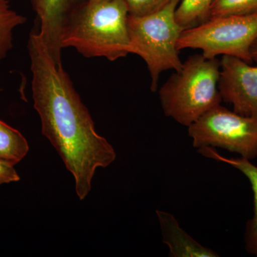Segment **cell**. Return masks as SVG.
<instances>
[{"instance_id":"9a60e30c","label":"cell","mask_w":257,"mask_h":257,"mask_svg":"<svg viewBox=\"0 0 257 257\" xmlns=\"http://www.w3.org/2000/svg\"><path fill=\"white\" fill-rule=\"evenodd\" d=\"M130 15H143L153 13L168 4L171 0H124Z\"/></svg>"},{"instance_id":"277c9868","label":"cell","mask_w":257,"mask_h":257,"mask_svg":"<svg viewBox=\"0 0 257 257\" xmlns=\"http://www.w3.org/2000/svg\"><path fill=\"white\" fill-rule=\"evenodd\" d=\"M179 2L171 0L163 8L148 14L128 15L131 54L140 56L146 63L152 92H156L162 72L180 70L183 64L177 44L184 29L175 16Z\"/></svg>"},{"instance_id":"ba28073f","label":"cell","mask_w":257,"mask_h":257,"mask_svg":"<svg viewBox=\"0 0 257 257\" xmlns=\"http://www.w3.org/2000/svg\"><path fill=\"white\" fill-rule=\"evenodd\" d=\"M79 0H32V6L40 20L39 30L54 62L62 66V32L66 21Z\"/></svg>"},{"instance_id":"2e32d148","label":"cell","mask_w":257,"mask_h":257,"mask_svg":"<svg viewBox=\"0 0 257 257\" xmlns=\"http://www.w3.org/2000/svg\"><path fill=\"white\" fill-rule=\"evenodd\" d=\"M20 179L14 165L0 159V185L18 182Z\"/></svg>"},{"instance_id":"4fadbf2b","label":"cell","mask_w":257,"mask_h":257,"mask_svg":"<svg viewBox=\"0 0 257 257\" xmlns=\"http://www.w3.org/2000/svg\"><path fill=\"white\" fill-rule=\"evenodd\" d=\"M214 0H180L176 9V20L184 30L200 25L209 19Z\"/></svg>"},{"instance_id":"6da1fadb","label":"cell","mask_w":257,"mask_h":257,"mask_svg":"<svg viewBox=\"0 0 257 257\" xmlns=\"http://www.w3.org/2000/svg\"><path fill=\"white\" fill-rule=\"evenodd\" d=\"M28 50L34 107L41 119L42 134L73 175L76 193L83 200L92 189L96 169L110 165L116 152L96 133L68 74L54 62L39 30L30 32Z\"/></svg>"},{"instance_id":"7c38bea8","label":"cell","mask_w":257,"mask_h":257,"mask_svg":"<svg viewBox=\"0 0 257 257\" xmlns=\"http://www.w3.org/2000/svg\"><path fill=\"white\" fill-rule=\"evenodd\" d=\"M27 18L11 8L8 0H0V63L13 47V32Z\"/></svg>"},{"instance_id":"e0dca14e","label":"cell","mask_w":257,"mask_h":257,"mask_svg":"<svg viewBox=\"0 0 257 257\" xmlns=\"http://www.w3.org/2000/svg\"><path fill=\"white\" fill-rule=\"evenodd\" d=\"M251 56L253 62H256L257 64V39L256 41L253 42L252 46H251Z\"/></svg>"},{"instance_id":"8fae6325","label":"cell","mask_w":257,"mask_h":257,"mask_svg":"<svg viewBox=\"0 0 257 257\" xmlns=\"http://www.w3.org/2000/svg\"><path fill=\"white\" fill-rule=\"evenodd\" d=\"M28 152V141L22 133L0 120V159L15 166Z\"/></svg>"},{"instance_id":"5bb4252c","label":"cell","mask_w":257,"mask_h":257,"mask_svg":"<svg viewBox=\"0 0 257 257\" xmlns=\"http://www.w3.org/2000/svg\"><path fill=\"white\" fill-rule=\"evenodd\" d=\"M257 11V0H214L209 18L251 14Z\"/></svg>"},{"instance_id":"3957f363","label":"cell","mask_w":257,"mask_h":257,"mask_svg":"<svg viewBox=\"0 0 257 257\" xmlns=\"http://www.w3.org/2000/svg\"><path fill=\"white\" fill-rule=\"evenodd\" d=\"M220 60L202 54L188 57L161 87V105L167 117L190 126L222 99L219 88Z\"/></svg>"},{"instance_id":"9c48e42d","label":"cell","mask_w":257,"mask_h":257,"mask_svg":"<svg viewBox=\"0 0 257 257\" xmlns=\"http://www.w3.org/2000/svg\"><path fill=\"white\" fill-rule=\"evenodd\" d=\"M162 240L172 257H216L219 254L196 241L179 225L173 214L157 210Z\"/></svg>"},{"instance_id":"d6986e66","label":"cell","mask_w":257,"mask_h":257,"mask_svg":"<svg viewBox=\"0 0 257 257\" xmlns=\"http://www.w3.org/2000/svg\"><path fill=\"white\" fill-rule=\"evenodd\" d=\"M97 1H99V0H97Z\"/></svg>"},{"instance_id":"7a4b0ae2","label":"cell","mask_w":257,"mask_h":257,"mask_svg":"<svg viewBox=\"0 0 257 257\" xmlns=\"http://www.w3.org/2000/svg\"><path fill=\"white\" fill-rule=\"evenodd\" d=\"M128 7L124 0H85L69 15L62 48L72 47L88 57L114 62L131 54Z\"/></svg>"},{"instance_id":"ffe728a7","label":"cell","mask_w":257,"mask_h":257,"mask_svg":"<svg viewBox=\"0 0 257 257\" xmlns=\"http://www.w3.org/2000/svg\"><path fill=\"white\" fill-rule=\"evenodd\" d=\"M0 186H1V185H0Z\"/></svg>"},{"instance_id":"30bf717a","label":"cell","mask_w":257,"mask_h":257,"mask_svg":"<svg viewBox=\"0 0 257 257\" xmlns=\"http://www.w3.org/2000/svg\"><path fill=\"white\" fill-rule=\"evenodd\" d=\"M203 156L227 164L240 171L249 181L253 193V215L246 223L245 231V247L246 251L257 256V167L247 159L240 157L229 159L219 155L214 147L198 149Z\"/></svg>"},{"instance_id":"ac0fdd59","label":"cell","mask_w":257,"mask_h":257,"mask_svg":"<svg viewBox=\"0 0 257 257\" xmlns=\"http://www.w3.org/2000/svg\"><path fill=\"white\" fill-rule=\"evenodd\" d=\"M3 90V89H1V88H0V91H2Z\"/></svg>"},{"instance_id":"5b68a950","label":"cell","mask_w":257,"mask_h":257,"mask_svg":"<svg viewBox=\"0 0 257 257\" xmlns=\"http://www.w3.org/2000/svg\"><path fill=\"white\" fill-rule=\"evenodd\" d=\"M257 39V11L251 14L209 18L186 29L179 37L178 50H202L207 58L218 56L238 57L252 63L251 48Z\"/></svg>"},{"instance_id":"8992f818","label":"cell","mask_w":257,"mask_h":257,"mask_svg":"<svg viewBox=\"0 0 257 257\" xmlns=\"http://www.w3.org/2000/svg\"><path fill=\"white\" fill-rule=\"evenodd\" d=\"M193 147H211L257 158V116H246L221 104L214 106L188 126Z\"/></svg>"},{"instance_id":"52a82bcc","label":"cell","mask_w":257,"mask_h":257,"mask_svg":"<svg viewBox=\"0 0 257 257\" xmlns=\"http://www.w3.org/2000/svg\"><path fill=\"white\" fill-rule=\"evenodd\" d=\"M218 88L222 101L231 104L235 112L257 116V65L222 56Z\"/></svg>"}]
</instances>
